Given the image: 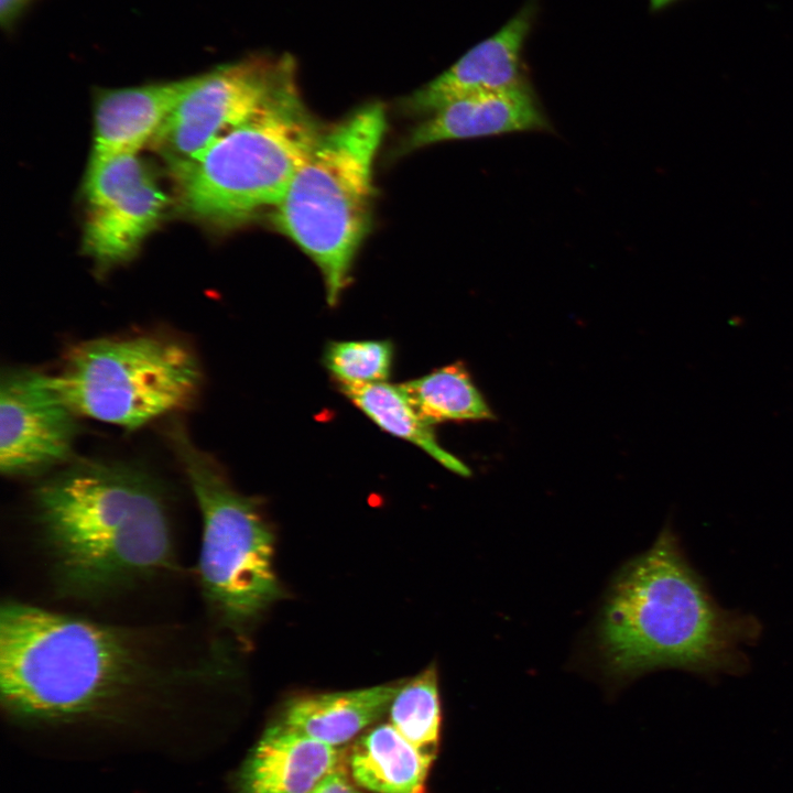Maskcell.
Instances as JSON below:
<instances>
[{"label":"cell","mask_w":793,"mask_h":793,"mask_svg":"<svg viewBox=\"0 0 793 793\" xmlns=\"http://www.w3.org/2000/svg\"><path fill=\"white\" fill-rule=\"evenodd\" d=\"M33 503L62 595L102 599L174 567L166 506L138 470L78 461L44 480Z\"/></svg>","instance_id":"obj_3"},{"label":"cell","mask_w":793,"mask_h":793,"mask_svg":"<svg viewBox=\"0 0 793 793\" xmlns=\"http://www.w3.org/2000/svg\"><path fill=\"white\" fill-rule=\"evenodd\" d=\"M195 78L98 91L91 159L137 154L153 141Z\"/></svg>","instance_id":"obj_13"},{"label":"cell","mask_w":793,"mask_h":793,"mask_svg":"<svg viewBox=\"0 0 793 793\" xmlns=\"http://www.w3.org/2000/svg\"><path fill=\"white\" fill-rule=\"evenodd\" d=\"M307 793H361L350 781L346 770L338 767L333 772L325 775L313 789Z\"/></svg>","instance_id":"obj_21"},{"label":"cell","mask_w":793,"mask_h":793,"mask_svg":"<svg viewBox=\"0 0 793 793\" xmlns=\"http://www.w3.org/2000/svg\"><path fill=\"white\" fill-rule=\"evenodd\" d=\"M400 685L298 696L285 704L281 724L337 748L389 711Z\"/></svg>","instance_id":"obj_15"},{"label":"cell","mask_w":793,"mask_h":793,"mask_svg":"<svg viewBox=\"0 0 793 793\" xmlns=\"http://www.w3.org/2000/svg\"><path fill=\"white\" fill-rule=\"evenodd\" d=\"M550 127L531 88L524 83L443 106L410 131L399 151L406 153L445 141L547 131Z\"/></svg>","instance_id":"obj_12"},{"label":"cell","mask_w":793,"mask_h":793,"mask_svg":"<svg viewBox=\"0 0 793 793\" xmlns=\"http://www.w3.org/2000/svg\"><path fill=\"white\" fill-rule=\"evenodd\" d=\"M159 643L140 629L8 600L0 611L2 706L24 723L108 719L213 678L207 661H181Z\"/></svg>","instance_id":"obj_1"},{"label":"cell","mask_w":793,"mask_h":793,"mask_svg":"<svg viewBox=\"0 0 793 793\" xmlns=\"http://www.w3.org/2000/svg\"><path fill=\"white\" fill-rule=\"evenodd\" d=\"M171 432L203 520L197 573L204 599L222 626L241 634L282 597L272 529L256 497L238 492L183 428Z\"/></svg>","instance_id":"obj_6"},{"label":"cell","mask_w":793,"mask_h":793,"mask_svg":"<svg viewBox=\"0 0 793 793\" xmlns=\"http://www.w3.org/2000/svg\"><path fill=\"white\" fill-rule=\"evenodd\" d=\"M400 390L430 425L446 421L489 420L492 411L463 362H454L399 384Z\"/></svg>","instance_id":"obj_18"},{"label":"cell","mask_w":793,"mask_h":793,"mask_svg":"<svg viewBox=\"0 0 793 793\" xmlns=\"http://www.w3.org/2000/svg\"><path fill=\"white\" fill-rule=\"evenodd\" d=\"M432 763L391 724L359 737L348 757L351 780L372 793H424Z\"/></svg>","instance_id":"obj_16"},{"label":"cell","mask_w":793,"mask_h":793,"mask_svg":"<svg viewBox=\"0 0 793 793\" xmlns=\"http://www.w3.org/2000/svg\"><path fill=\"white\" fill-rule=\"evenodd\" d=\"M338 767L337 748L278 721L263 731L246 758L237 793H307Z\"/></svg>","instance_id":"obj_14"},{"label":"cell","mask_w":793,"mask_h":793,"mask_svg":"<svg viewBox=\"0 0 793 793\" xmlns=\"http://www.w3.org/2000/svg\"><path fill=\"white\" fill-rule=\"evenodd\" d=\"M393 346L388 340L333 341L324 365L339 384L383 382L390 376Z\"/></svg>","instance_id":"obj_20"},{"label":"cell","mask_w":793,"mask_h":793,"mask_svg":"<svg viewBox=\"0 0 793 793\" xmlns=\"http://www.w3.org/2000/svg\"><path fill=\"white\" fill-rule=\"evenodd\" d=\"M77 414L54 389L51 376L7 370L0 383V469L28 477L65 463L77 434Z\"/></svg>","instance_id":"obj_10"},{"label":"cell","mask_w":793,"mask_h":793,"mask_svg":"<svg viewBox=\"0 0 793 793\" xmlns=\"http://www.w3.org/2000/svg\"><path fill=\"white\" fill-rule=\"evenodd\" d=\"M295 77L292 56L267 53L197 75L154 137V150L176 176Z\"/></svg>","instance_id":"obj_8"},{"label":"cell","mask_w":793,"mask_h":793,"mask_svg":"<svg viewBox=\"0 0 793 793\" xmlns=\"http://www.w3.org/2000/svg\"><path fill=\"white\" fill-rule=\"evenodd\" d=\"M675 1H677V0H649L650 9L652 11H659V10H662V9L671 6Z\"/></svg>","instance_id":"obj_23"},{"label":"cell","mask_w":793,"mask_h":793,"mask_svg":"<svg viewBox=\"0 0 793 793\" xmlns=\"http://www.w3.org/2000/svg\"><path fill=\"white\" fill-rule=\"evenodd\" d=\"M85 194L86 252L101 265L129 259L157 226L167 196L137 154L91 159Z\"/></svg>","instance_id":"obj_9"},{"label":"cell","mask_w":793,"mask_h":793,"mask_svg":"<svg viewBox=\"0 0 793 793\" xmlns=\"http://www.w3.org/2000/svg\"><path fill=\"white\" fill-rule=\"evenodd\" d=\"M343 393L383 431L408 441L460 476L468 477L469 468L437 442L432 425L425 422L404 397L399 385L374 382L339 384Z\"/></svg>","instance_id":"obj_17"},{"label":"cell","mask_w":793,"mask_h":793,"mask_svg":"<svg viewBox=\"0 0 793 793\" xmlns=\"http://www.w3.org/2000/svg\"><path fill=\"white\" fill-rule=\"evenodd\" d=\"M757 618L721 608L665 526L612 579L595 631L601 669L626 681L659 669L703 675L741 673Z\"/></svg>","instance_id":"obj_2"},{"label":"cell","mask_w":793,"mask_h":793,"mask_svg":"<svg viewBox=\"0 0 793 793\" xmlns=\"http://www.w3.org/2000/svg\"><path fill=\"white\" fill-rule=\"evenodd\" d=\"M391 725L425 757L434 760L439 746L442 707L438 675L431 664L400 686L389 708Z\"/></svg>","instance_id":"obj_19"},{"label":"cell","mask_w":793,"mask_h":793,"mask_svg":"<svg viewBox=\"0 0 793 793\" xmlns=\"http://www.w3.org/2000/svg\"><path fill=\"white\" fill-rule=\"evenodd\" d=\"M385 127L383 106L372 102L323 130L273 208L275 228L319 269L332 306L370 228L373 163Z\"/></svg>","instance_id":"obj_4"},{"label":"cell","mask_w":793,"mask_h":793,"mask_svg":"<svg viewBox=\"0 0 793 793\" xmlns=\"http://www.w3.org/2000/svg\"><path fill=\"white\" fill-rule=\"evenodd\" d=\"M51 381L77 415L135 430L188 405L202 372L186 345L139 335L74 346Z\"/></svg>","instance_id":"obj_7"},{"label":"cell","mask_w":793,"mask_h":793,"mask_svg":"<svg viewBox=\"0 0 793 793\" xmlns=\"http://www.w3.org/2000/svg\"><path fill=\"white\" fill-rule=\"evenodd\" d=\"M322 132L289 80L175 176L183 208L219 227L274 208Z\"/></svg>","instance_id":"obj_5"},{"label":"cell","mask_w":793,"mask_h":793,"mask_svg":"<svg viewBox=\"0 0 793 793\" xmlns=\"http://www.w3.org/2000/svg\"><path fill=\"white\" fill-rule=\"evenodd\" d=\"M35 0H0V24L11 32Z\"/></svg>","instance_id":"obj_22"},{"label":"cell","mask_w":793,"mask_h":793,"mask_svg":"<svg viewBox=\"0 0 793 793\" xmlns=\"http://www.w3.org/2000/svg\"><path fill=\"white\" fill-rule=\"evenodd\" d=\"M534 11L533 3L528 2L499 31L415 90L402 107L408 112L426 117L455 100L524 84L521 57Z\"/></svg>","instance_id":"obj_11"}]
</instances>
